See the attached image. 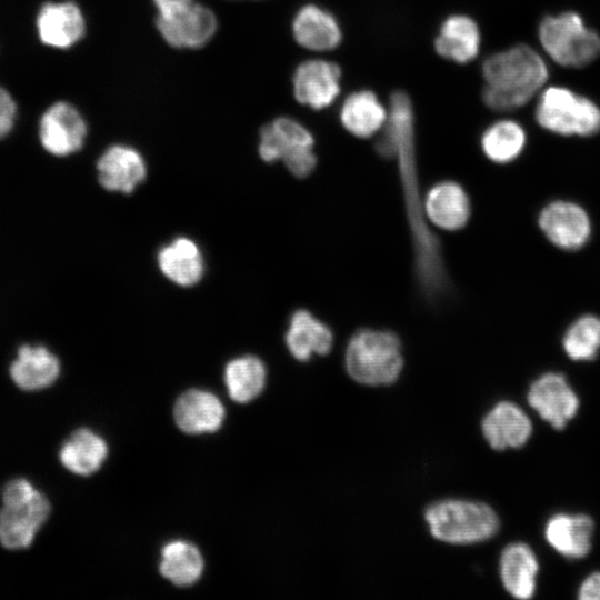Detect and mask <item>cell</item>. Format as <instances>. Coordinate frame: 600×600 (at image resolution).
Listing matches in <instances>:
<instances>
[{
	"instance_id": "obj_28",
	"label": "cell",
	"mask_w": 600,
	"mask_h": 600,
	"mask_svg": "<svg viewBox=\"0 0 600 600\" xmlns=\"http://www.w3.org/2000/svg\"><path fill=\"white\" fill-rule=\"evenodd\" d=\"M266 367L254 356H242L228 362L224 382L233 401L247 403L258 397L266 383Z\"/></svg>"
},
{
	"instance_id": "obj_33",
	"label": "cell",
	"mask_w": 600,
	"mask_h": 600,
	"mask_svg": "<svg viewBox=\"0 0 600 600\" xmlns=\"http://www.w3.org/2000/svg\"><path fill=\"white\" fill-rule=\"evenodd\" d=\"M193 2V0H154V4L158 10V17L170 16L189 7Z\"/></svg>"
},
{
	"instance_id": "obj_32",
	"label": "cell",
	"mask_w": 600,
	"mask_h": 600,
	"mask_svg": "<svg viewBox=\"0 0 600 600\" xmlns=\"http://www.w3.org/2000/svg\"><path fill=\"white\" fill-rule=\"evenodd\" d=\"M580 600H600V572L589 574L578 589Z\"/></svg>"
},
{
	"instance_id": "obj_8",
	"label": "cell",
	"mask_w": 600,
	"mask_h": 600,
	"mask_svg": "<svg viewBox=\"0 0 600 600\" xmlns=\"http://www.w3.org/2000/svg\"><path fill=\"white\" fill-rule=\"evenodd\" d=\"M538 223L553 246L568 251L582 248L589 241L592 230L588 212L580 204L568 200L548 203L540 211Z\"/></svg>"
},
{
	"instance_id": "obj_27",
	"label": "cell",
	"mask_w": 600,
	"mask_h": 600,
	"mask_svg": "<svg viewBox=\"0 0 600 600\" xmlns=\"http://www.w3.org/2000/svg\"><path fill=\"white\" fill-rule=\"evenodd\" d=\"M160 573L179 587H188L199 580L203 559L198 548L183 540L167 543L161 550Z\"/></svg>"
},
{
	"instance_id": "obj_5",
	"label": "cell",
	"mask_w": 600,
	"mask_h": 600,
	"mask_svg": "<svg viewBox=\"0 0 600 600\" xmlns=\"http://www.w3.org/2000/svg\"><path fill=\"white\" fill-rule=\"evenodd\" d=\"M539 38L550 58L563 67H584L600 54L599 34L576 12L546 17L539 27Z\"/></svg>"
},
{
	"instance_id": "obj_1",
	"label": "cell",
	"mask_w": 600,
	"mask_h": 600,
	"mask_svg": "<svg viewBox=\"0 0 600 600\" xmlns=\"http://www.w3.org/2000/svg\"><path fill=\"white\" fill-rule=\"evenodd\" d=\"M482 73L487 83L483 101L498 111L522 107L548 79L543 59L524 44L490 56L483 62Z\"/></svg>"
},
{
	"instance_id": "obj_7",
	"label": "cell",
	"mask_w": 600,
	"mask_h": 600,
	"mask_svg": "<svg viewBox=\"0 0 600 600\" xmlns=\"http://www.w3.org/2000/svg\"><path fill=\"white\" fill-rule=\"evenodd\" d=\"M313 144V137L306 127L280 117L261 128L258 150L263 161L282 160L290 173L304 178L317 164Z\"/></svg>"
},
{
	"instance_id": "obj_31",
	"label": "cell",
	"mask_w": 600,
	"mask_h": 600,
	"mask_svg": "<svg viewBox=\"0 0 600 600\" xmlns=\"http://www.w3.org/2000/svg\"><path fill=\"white\" fill-rule=\"evenodd\" d=\"M16 114L17 104L12 96L0 86V139L13 128Z\"/></svg>"
},
{
	"instance_id": "obj_6",
	"label": "cell",
	"mask_w": 600,
	"mask_h": 600,
	"mask_svg": "<svg viewBox=\"0 0 600 600\" xmlns=\"http://www.w3.org/2000/svg\"><path fill=\"white\" fill-rule=\"evenodd\" d=\"M536 120L546 130L561 136H592L600 130V109L586 97L550 87L540 96Z\"/></svg>"
},
{
	"instance_id": "obj_14",
	"label": "cell",
	"mask_w": 600,
	"mask_h": 600,
	"mask_svg": "<svg viewBox=\"0 0 600 600\" xmlns=\"http://www.w3.org/2000/svg\"><path fill=\"white\" fill-rule=\"evenodd\" d=\"M36 26L41 42L58 49L72 47L86 30L81 10L70 1L44 3L37 14Z\"/></svg>"
},
{
	"instance_id": "obj_20",
	"label": "cell",
	"mask_w": 600,
	"mask_h": 600,
	"mask_svg": "<svg viewBox=\"0 0 600 600\" xmlns=\"http://www.w3.org/2000/svg\"><path fill=\"white\" fill-rule=\"evenodd\" d=\"M157 261L163 276L180 287L194 286L204 272L201 250L187 237H178L163 246L158 252Z\"/></svg>"
},
{
	"instance_id": "obj_21",
	"label": "cell",
	"mask_w": 600,
	"mask_h": 600,
	"mask_svg": "<svg viewBox=\"0 0 600 600\" xmlns=\"http://www.w3.org/2000/svg\"><path fill=\"white\" fill-rule=\"evenodd\" d=\"M60 373L58 358L42 346H21L10 366L13 382L22 390L34 391L51 386Z\"/></svg>"
},
{
	"instance_id": "obj_17",
	"label": "cell",
	"mask_w": 600,
	"mask_h": 600,
	"mask_svg": "<svg viewBox=\"0 0 600 600\" xmlns=\"http://www.w3.org/2000/svg\"><path fill=\"white\" fill-rule=\"evenodd\" d=\"M593 529V520L588 514L557 513L547 521L544 538L563 557L580 559L591 550Z\"/></svg>"
},
{
	"instance_id": "obj_11",
	"label": "cell",
	"mask_w": 600,
	"mask_h": 600,
	"mask_svg": "<svg viewBox=\"0 0 600 600\" xmlns=\"http://www.w3.org/2000/svg\"><path fill=\"white\" fill-rule=\"evenodd\" d=\"M157 28L170 46L198 49L214 34L217 19L208 8L193 2L168 17H158Z\"/></svg>"
},
{
	"instance_id": "obj_3",
	"label": "cell",
	"mask_w": 600,
	"mask_h": 600,
	"mask_svg": "<svg viewBox=\"0 0 600 600\" xmlns=\"http://www.w3.org/2000/svg\"><path fill=\"white\" fill-rule=\"evenodd\" d=\"M431 534L451 544H470L492 538L499 518L483 502L448 499L431 504L424 512Z\"/></svg>"
},
{
	"instance_id": "obj_19",
	"label": "cell",
	"mask_w": 600,
	"mask_h": 600,
	"mask_svg": "<svg viewBox=\"0 0 600 600\" xmlns=\"http://www.w3.org/2000/svg\"><path fill=\"white\" fill-rule=\"evenodd\" d=\"M284 340L293 358L308 361L312 354L324 356L330 352L333 333L308 310L299 309L290 318Z\"/></svg>"
},
{
	"instance_id": "obj_30",
	"label": "cell",
	"mask_w": 600,
	"mask_h": 600,
	"mask_svg": "<svg viewBox=\"0 0 600 600\" xmlns=\"http://www.w3.org/2000/svg\"><path fill=\"white\" fill-rule=\"evenodd\" d=\"M566 354L573 361H591L600 351V318L584 314L576 319L562 339Z\"/></svg>"
},
{
	"instance_id": "obj_26",
	"label": "cell",
	"mask_w": 600,
	"mask_h": 600,
	"mask_svg": "<svg viewBox=\"0 0 600 600\" xmlns=\"http://www.w3.org/2000/svg\"><path fill=\"white\" fill-rule=\"evenodd\" d=\"M108 454L106 441L88 429L73 432L59 451L60 462L66 469L79 476L96 472Z\"/></svg>"
},
{
	"instance_id": "obj_23",
	"label": "cell",
	"mask_w": 600,
	"mask_h": 600,
	"mask_svg": "<svg viewBox=\"0 0 600 600\" xmlns=\"http://www.w3.org/2000/svg\"><path fill=\"white\" fill-rule=\"evenodd\" d=\"M424 211L437 227L444 230H458L468 222L470 201L459 183L442 181L428 191Z\"/></svg>"
},
{
	"instance_id": "obj_2",
	"label": "cell",
	"mask_w": 600,
	"mask_h": 600,
	"mask_svg": "<svg viewBox=\"0 0 600 600\" xmlns=\"http://www.w3.org/2000/svg\"><path fill=\"white\" fill-rule=\"evenodd\" d=\"M344 364L349 376L361 384L393 383L403 367L400 340L388 330L361 329L347 344Z\"/></svg>"
},
{
	"instance_id": "obj_16",
	"label": "cell",
	"mask_w": 600,
	"mask_h": 600,
	"mask_svg": "<svg viewBox=\"0 0 600 600\" xmlns=\"http://www.w3.org/2000/svg\"><path fill=\"white\" fill-rule=\"evenodd\" d=\"M173 416L180 430L190 434L217 431L224 420V408L211 392L192 389L177 400Z\"/></svg>"
},
{
	"instance_id": "obj_22",
	"label": "cell",
	"mask_w": 600,
	"mask_h": 600,
	"mask_svg": "<svg viewBox=\"0 0 600 600\" xmlns=\"http://www.w3.org/2000/svg\"><path fill=\"white\" fill-rule=\"evenodd\" d=\"M296 41L313 51H328L341 42V29L336 18L327 10L306 4L296 13L292 22Z\"/></svg>"
},
{
	"instance_id": "obj_13",
	"label": "cell",
	"mask_w": 600,
	"mask_h": 600,
	"mask_svg": "<svg viewBox=\"0 0 600 600\" xmlns=\"http://www.w3.org/2000/svg\"><path fill=\"white\" fill-rule=\"evenodd\" d=\"M98 181L108 191L129 194L146 179L142 156L132 147H109L97 162Z\"/></svg>"
},
{
	"instance_id": "obj_25",
	"label": "cell",
	"mask_w": 600,
	"mask_h": 600,
	"mask_svg": "<svg viewBox=\"0 0 600 600\" xmlns=\"http://www.w3.org/2000/svg\"><path fill=\"white\" fill-rule=\"evenodd\" d=\"M388 111L378 97L362 90L351 93L340 110V120L344 129L358 138H369L381 130Z\"/></svg>"
},
{
	"instance_id": "obj_18",
	"label": "cell",
	"mask_w": 600,
	"mask_h": 600,
	"mask_svg": "<svg viewBox=\"0 0 600 600\" xmlns=\"http://www.w3.org/2000/svg\"><path fill=\"white\" fill-rule=\"evenodd\" d=\"M504 589L517 599H530L537 588L539 562L530 546L514 542L507 546L499 562Z\"/></svg>"
},
{
	"instance_id": "obj_10",
	"label": "cell",
	"mask_w": 600,
	"mask_h": 600,
	"mask_svg": "<svg viewBox=\"0 0 600 600\" xmlns=\"http://www.w3.org/2000/svg\"><path fill=\"white\" fill-rule=\"evenodd\" d=\"M87 134L84 119L70 103L50 106L40 119L39 138L51 154L66 157L80 150Z\"/></svg>"
},
{
	"instance_id": "obj_24",
	"label": "cell",
	"mask_w": 600,
	"mask_h": 600,
	"mask_svg": "<svg viewBox=\"0 0 600 600\" xmlns=\"http://www.w3.org/2000/svg\"><path fill=\"white\" fill-rule=\"evenodd\" d=\"M480 33L477 23L463 14L448 17L434 40L439 56L457 63H467L479 52Z\"/></svg>"
},
{
	"instance_id": "obj_15",
	"label": "cell",
	"mask_w": 600,
	"mask_h": 600,
	"mask_svg": "<svg viewBox=\"0 0 600 600\" xmlns=\"http://www.w3.org/2000/svg\"><path fill=\"white\" fill-rule=\"evenodd\" d=\"M482 433L494 450L521 448L532 433V423L527 413L516 403H497L481 422Z\"/></svg>"
},
{
	"instance_id": "obj_12",
	"label": "cell",
	"mask_w": 600,
	"mask_h": 600,
	"mask_svg": "<svg viewBox=\"0 0 600 600\" xmlns=\"http://www.w3.org/2000/svg\"><path fill=\"white\" fill-rule=\"evenodd\" d=\"M338 64L313 59L302 62L293 74V93L304 106L320 110L330 106L340 92Z\"/></svg>"
},
{
	"instance_id": "obj_4",
	"label": "cell",
	"mask_w": 600,
	"mask_h": 600,
	"mask_svg": "<svg viewBox=\"0 0 600 600\" xmlns=\"http://www.w3.org/2000/svg\"><path fill=\"white\" fill-rule=\"evenodd\" d=\"M0 509V543L10 550L30 547L47 521L50 502L23 478L9 481L2 490Z\"/></svg>"
},
{
	"instance_id": "obj_29",
	"label": "cell",
	"mask_w": 600,
	"mask_h": 600,
	"mask_svg": "<svg viewBox=\"0 0 600 600\" xmlns=\"http://www.w3.org/2000/svg\"><path fill=\"white\" fill-rule=\"evenodd\" d=\"M526 144L523 128L512 120H500L486 129L481 148L492 162L509 163L520 156Z\"/></svg>"
},
{
	"instance_id": "obj_9",
	"label": "cell",
	"mask_w": 600,
	"mask_h": 600,
	"mask_svg": "<svg viewBox=\"0 0 600 600\" xmlns=\"http://www.w3.org/2000/svg\"><path fill=\"white\" fill-rule=\"evenodd\" d=\"M527 400L539 416L554 429L561 430L579 409V398L567 378L559 372H547L530 386Z\"/></svg>"
}]
</instances>
